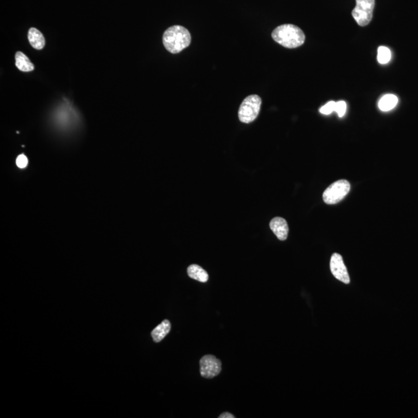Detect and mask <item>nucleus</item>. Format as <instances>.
Here are the masks:
<instances>
[{
	"mask_svg": "<svg viewBox=\"0 0 418 418\" xmlns=\"http://www.w3.org/2000/svg\"><path fill=\"white\" fill-rule=\"evenodd\" d=\"M28 164V159L24 154H21L17 158V165L20 168H25Z\"/></svg>",
	"mask_w": 418,
	"mask_h": 418,
	"instance_id": "f3484780",
	"label": "nucleus"
},
{
	"mask_svg": "<svg viewBox=\"0 0 418 418\" xmlns=\"http://www.w3.org/2000/svg\"><path fill=\"white\" fill-rule=\"evenodd\" d=\"M15 59H16V66L21 72H29L34 70L35 67L33 63L29 61L28 57H26L23 52H17L15 54Z\"/></svg>",
	"mask_w": 418,
	"mask_h": 418,
	"instance_id": "f8f14e48",
	"label": "nucleus"
},
{
	"mask_svg": "<svg viewBox=\"0 0 418 418\" xmlns=\"http://www.w3.org/2000/svg\"><path fill=\"white\" fill-rule=\"evenodd\" d=\"M28 40L29 44L36 50H42L45 46V39L40 30L31 27L28 32Z\"/></svg>",
	"mask_w": 418,
	"mask_h": 418,
	"instance_id": "1a4fd4ad",
	"label": "nucleus"
},
{
	"mask_svg": "<svg viewBox=\"0 0 418 418\" xmlns=\"http://www.w3.org/2000/svg\"><path fill=\"white\" fill-rule=\"evenodd\" d=\"M219 418H235V416L234 415H232L230 413H223L220 416L218 417Z\"/></svg>",
	"mask_w": 418,
	"mask_h": 418,
	"instance_id": "a211bd4d",
	"label": "nucleus"
},
{
	"mask_svg": "<svg viewBox=\"0 0 418 418\" xmlns=\"http://www.w3.org/2000/svg\"><path fill=\"white\" fill-rule=\"evenodd\" d=\"M347 104L344 101L337 102L335 107V112H337L340 117H342L346 112Z\"/></svg>",
	"mask_w": 418,
	"mask_h": 418,
	"instance_id": "dca6fc26",
	"label": "nucleus"
},
{
	"mask_svg": "<svg viewBox=\"0 0 418 418\" xmlns=\"http://www.w3.org/2000/svg\"><path fill=\"white\" fill-rule=\"evenodd\" d=\"M187 274L191 279L199 282L206 283L209 281V273L198 265H190L187 267Z\"/></svg>",
	"mask_w": 418,
	"mask_h": 418,
	"instance_id": "9b49d317",
	"label": "nucleus"
},
{
	"mask_svg": "<svg viewBox=\"0 0 418 418\" xmlns=\"http://www.w3.org/2000/svg\"><path fill=\"white\" fill-rule=\"evenodd\" d=\"M171 322L168 320H164L161 324L157 325L151 332L153 340L155 342H160L168 335L171 331Z\"/></svg>",
	"mask_w": 418,
	"mask_h": 418,
	"instance_id": "9d476101",
	"label": "nucleus"
},
{
	"mask_svg": "<svg viewBox=\"0 0 418 418\" xmlns=\"http://www.w3.org/2000/svg\"><path fill=\"white\" fill-rule=\"evenodd\" d=\"M262 99L257 95H251L244 99L238 108V119L242 123H250L254 121L261 111Z\"/></svg>",
	"mask_w": 418,
	"mask_h": 418,
	"instance_id": "7ed1b4c3",
	"label": "nucleus"
},
{
	"mask_svg": "<svg viewBox=\"0 0 418 418\" xmlns=\"http://www.w3.org/2000/svg\"><path fill=\"white\" fill-rule=\"evenodd\" d=\"M222 371V363L215 356L207 355L200 360V373L202 377L211 379Z\"/></svg>",
	"mask_w": 418,
	"mask_h": 418,
	"instance_id": "423d86ee",
	"label": "nucleus"
},
{
	"mask_svg": "<svg viewBox=\"0 0 418 418\" xmlns=\"http://www.w3.org/2000/svg\"><path fill=\"white\" fill-rule=\"evenodd\" d=\"M336 102L330 101L328 102L327 104H325L324 106L320 108L319 112L324 115H329L332 112H335V107H336Z\"/></svg>",
	"mask_w": 418,
	"mask_h": 418,
	"instance_id": "2eb2a0df",
	"label": "nucleus"
},
{
	"mask_svg": "<svg viewBox=\"0 0 418 418\" xmlns=\"http://www.w3.org/2000/svg\"><path fill=\"white\" fill-rule=\"evenodd\" d=\"M356 6L352 15L360 26H365L371 22L375 7V0H356Z\"/></svg>",
	"mask_w": 418,
	"mask_h": 418,
	"instance_id": "39448f33",
	"label": "nucleus"
},
{
	"mask_svg": "<svg viewBox=\"0 0 418 418\" xmlns=\"http://www.w3.org/2000/svg\"><path fill=\"white\" fill-rule=\"evenodd\" d=\"M191 42V33L183 26L178 25L171 26L163 33V45L171 53H180L189 47Z\"/></svg>",
	"mask_w": 418,
	"mask_h": 418,
	"instance_id": "f03ea898",
	"label": "nucleus"
},
{
	"mask_svg": "<svg viewBox=\"0 0 418 418\" xmlns=\"http://www.w3.org/2000/svg\"><path fill=\"white\" fill-rule=\"evenodd\" d=\"M330 269L332 275L337 280L344 284L348 285L350 283V277L348 275V270L345 266L342 257L339 253H334L332 256L330 261Z\"/></svg>",
	"mask_w": 418,
	"mask_h": 418,
	"instance_id": "0eeeda50",
	"label": "nucleus"
},
{
	"mask_svg": "<svg viewBox=\"0 0 418 418\" xmlns=\"http://www.w3.org/2000/svg\"><path fill=\"white\" fill-rule=\"evenodd\" d=\"M398 99L394 95H386L379 102V108L383 112H388L397 104Z\"/></svg>",
	"mask_w": 418,
	"mask_h": 418,
	"instance_id": "ddd939ff",
	"label": "nucleus"
},
{
	"mask_svg": "<svg viewBox=\"0 0 418 418\" xmlns=\"http://www.w3.org/2000/svg\"><path fill=\"white\" fill-rule=\"evenodd\" d=\"M270 230L275 234L279 240H286L289 233V227L287 222L285 218L281 217H276L273 218L270 222Z\"/></svg>",
	"mask_w": 418,
	"mask_h": 418,
	"instance_id": "6e6552de",
	"label": "nucleus"
},
{
	"mask_svg": "<svg viewBox=\"0 0 418 418\" xmlns=\"http://www.w3.org/2000/svg\"><path fill=\"white\" fill-rule=\"evenodd\" d=\"M272 37L276 42L287 48H296L301 46L305 41V35L302 29L293 24H284L277 26Z\"/></svg>",
	"mask_w": 418,
	"mask_h": 418,
	"instance_id": "f257e3e1",
	"label": "nucleus"
},
{
	"mask_svg": "<svg viewBox=\"0 0 418 418\" xmlns=\"http://www.w3.org/2000/svg\"><path fill=\"white\" fill-rule=\"evenodd\" d=\"M391 50L387 47L380 46L378 49L377 60L381 64H386L391 61Z\"/></svg>",
	"mask_w": 418,
	"mask_h": 418,
	"instance_id": "4468645a",
	"label": "nucleus"
},
{
	"mask_svg": "<svg viewBox=\"0 0 418 418\" xmlns=\"http://www.w3.org/2000/svg\"><path fill=\"white\" fill-rule=\"evenodd\" d=\"M350 191L348 181L340 180L332 183L323 193V200L328 205H334L341 202Z\"/></svg>",
	"mask_w": 418,
	"mask_h": 418,
	"instance_id": "20e7f679",
	"label": "nucleus"
}]
</instances>
